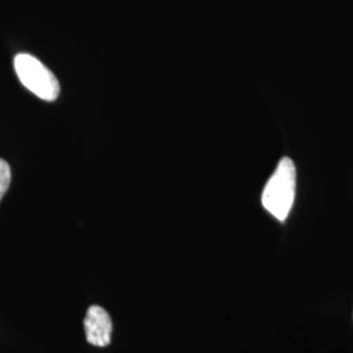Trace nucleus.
<instances>
[{
  "instance_id": "f257e3e1",
  "label": "nucleus",
  "mask_w": 353,
  "mask_h": 353,
  "mask_svg": "<svg viewBox=\"0 0 353 353\" xmlns=\"http://www.w3.org/2000/svg\"><path fill=\"white\" fill-rule=\"evenodd\" d=\"M296 166L290 157H283L279 161L274 174L267 181L262 204L279 221H285L288 217L296 195Z\"/></svg>"
},
{
  "instance_id": "f03ea898",
  "label": "nucleus",
  "mask_w": 353,
  "mask_h": 353,
  "mask_svg": "<svg viewBox=\"0 0 353 353\" xmlns=\"http://www.w3.org/2000/svg\"><path fill=\"white\" fill-rule=\"evenodd\" d=\"M14 71L21 84L41 100L55 101L59 96L61 85L58 79L36 57L19 54L14 57Z\"/></svg>"
},
{
  "instance_id": "7ed1b4c3",
  "label": "nucleus",
  "mask_w": 353,
  "mask_h": 353,
  "mask_svg": "<svg viewBox=\"0 0 353 353\" xmlns=\"http://www.w3.org/2000/svg\"><path fill=\"white\" fill-rule=\"evenodd\" d=\"M85 338L96 347H106L112 341L113 323L109 313L99 305L90 306L84 319Z\"/></svg>"
},
{
  "instance_id": "20e7f679",
  "label": "nucleus",
  "mask_w": 353,
  "mask_h": 353,
  "mask_svg": "<svg viewBox=\"0 0 353 353\" xmlns=\"http://www.w3.org/2000/svg\"><path fill=\"white\" fill-rule=\"evenodd\" d=\"M11 185V168L8 163L0 159V201Z\"/></svg>"
}]
</instances>
